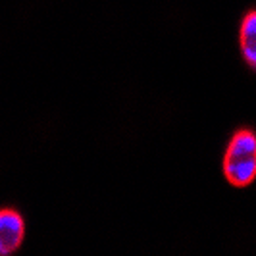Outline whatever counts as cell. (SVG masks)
I'll return each mask as SVG.
<instances>
[{
  "label": "cell",
  "mask_w": 256,
  "mask_h": 256,
  "mask_svg": "<svg viewBox=\"0 0 256 256\" xmlns=\"http://www.w3.org/2000/svg\"><path fill=\"white\" fill-rule=\"evenodd\" d=\"M26 239L24 216L14 208L0 210V256L14 254L20 250Z\"/></svg>",
  "instance_id": "2"
},
{
  "label": "cell",
  "mask_w": 256,
  "mask_h": 256,
  "mask_svg": "<svg viewBox=\"0 0 256 256\" xmlns=\"http://www.w3.org/2000/svg\"><path fill=\"white\" fill-rule=\"evenodd\" d=\"M224 176L230 185L243 189L248 187L256 176V137L250 129L233 133L224 154Z\"/></svg>",
  "instance_id": "1"
},
{
  "label": "cell",
  "mask_w": 256,
  "mask_h": 256,
  "mask_svg": "<svg viewBox=\"0 0 256 256\" xmlns=\"http://www.w3.org/2000/svg\"><path fill=\"white\" fill-rule=\"evenodd\" d=\"M239 48L248 68H256V12L248 10L239 27Z\"/></svg>",
  "instance_id": "3"
}]
</instances>
